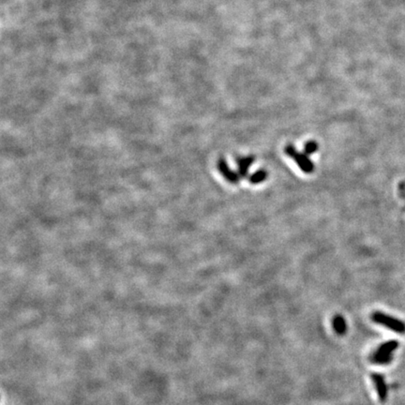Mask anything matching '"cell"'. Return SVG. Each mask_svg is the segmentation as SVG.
I'll return each mask as SVG.
<instances>
[{
  "label": "cell",
  "instance_id": "ba28073f",
  "mask_svg": "<svg viewBox=\"0 0 405 405\" xmlns=\"http://www.w3.org/2000/svg\"><path fill=\"white\" fill-rule=\"evenodd\" d=\"M267 176H268L267 171L264 170V169H261V170H258L256 173L252 174L250 176V178H249V181L252 184H260V183L265 181L266 178H267Z\"/></svg>",
  "mask_w": 405,
  "mask_h": 405
},
{
  "label": "cell",
  "instance_id": "8992f818",
  "mask_svg": "<svg viewBox=\"0 0 405 405\" xmlns=\"http://www.w3.org/2000/svg\"><path fill=\"white\" fill-rule=\"evenodd\" d=\"M255 162V158L253 156H247V157L237 158L236 163H237V169H238V174L240 178H246L249 174V169L253 165V163Z\"/></svg>",
  "mask_w": 405,
  "mask_h": 405
},
{
  "label": "cell",
  "instance_id": "7a4b0ae2",
  "mask_svg": "<svg viewBox=\"0 0 405 405\" xmlns=\"http://www.w3.org/2000/svg\"><path fill=\"white\" fill-rule=\"evenodd\" d=\"M398 346L399 343L396 341H390L388 343H384L377 349L376 352L372 354L371 361L379 365H386L390 363L393 358V352L398 348Z\"/></svg>",
  "mask_w": 405,
  "mask_h": 405
},
{
  "label": "cell",
  "instance_id": "277c9868",
  "mask_svg": "<svg viewBox=\"0 0 405 405\" xmlns=\"http://www.w3.org/2000/svg\"><path fill=\"white\" fill-rule=\"evenodd\" d=\"M217 167L219 169L220 174L231 184H237L239 182L240 180L239 174L229 167L228 163L224 159L222 158L219 159V162L217 163Z\"/></svg>",
  "mask_w": 405,
  "mask_h": 405
},
{
  "label": "cell",
  "instance_id": "3957f363",
  "mask_svg": "<svg viewBox=\"0 0 405 405\" xmlns=\"http://www.w3.org/2000/svg\"><path fill=\"white\" fill-rule=\"evenodd\" d=\"M371 319L376 324L388 327L399 334H405V323L380 311H375L371 315Z\"/></svg>",
  "mask_w": 405,
  "mask_h": 405
},
{
  "label": "cell",
  "instance_id": "9c48e42d",
  "mask_svg": "<svg viewBox=\"0 0 405 405\" xmlns=\"http://www.w3.org/2000/svg\"><path fill=\"white\" fill-rule=\"evenodd\" d=\"M318 149H319V145L314 141H309L304 146V152L308 156L318 151Z\"/></svg>",
  "mask_w": 405,
  "mask_h": 405
},
{
  "label": "cell",
  "instance_id": "6da1fadb",
  "mask_svg": "<svg viewBox=\"0 0 405 405\" xmlns=\"http://www.w3.org/2000/svg\"><path fill=\"white\" fill-rule=\"evenodd\" d=\"M284 152L286 153L288 157L291 158L295 161V163L298 164V167L301 169V171H303L305 174H311L314 171V164L311 162L309 156L298 151L296 146L288 144L284 147Z\"/></svg>",
  "mask_w": 405,
  "mask_h": 405
},
{
  "label": "cell",
  "instance_id": "52a82bcc",
  "mask_svg": "<svg viewBox=\"0 0 405 405\" xmlns=\"http://www.w3.org/2000/svg\"><path fill=\"white\" fill-rule=\"evenodd\" d=\"M333 327L334 330L339 335H344L347 330L346 321L341 314H338L333 319Z\"/></svg>",
  "mask_w": 405,
  "mask_h": 405
},
{
  "label": "cell",
  "instance_id": "5b68a950",
  "mask_svg": "<svg viewBox=\"0 0 405 405\" xmlns=\"http://www.w3.org/2000/svg\"><path fill=\"white\" fill-rule=\"evenodd\" d=\"M371 378L375 385L379 399L382 402H385L388 398V387L385 382V377L380 373H371Z\"/></svg>",
  "mask_w": 405,
  "mask_h": 405
}]
</instances>
